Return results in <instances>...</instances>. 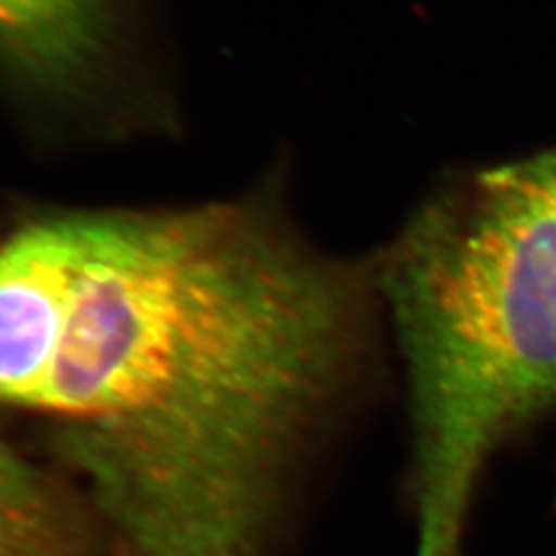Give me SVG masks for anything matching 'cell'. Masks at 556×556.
Instances as JSON below:
<instances>
[{"label":"cell","instance_id":"obj_1","mask_svg":"<svg viewBox=\"0 0 556 556\" xmlns=\"http://www.w3.org/2000/svg\"><path fill=\"white\" fill-rule=\"evenodd\" d=\"M378 299L376 264L319 254L264 200L31 220L0 241V406L124 556H262Z\"/></svg>","mask_w":556,"mask_h":556},{"label":"cell","instance_id":"obj_2","mask_svg":"<svg viewBox=\"0 0 556 556\" xmlns=\"http://www.w3.org/2000/svg\"><path fill=\"white\" fill-rule=\"evenodd\" d=\"M376 285L408 379L417 556H459L491 459L556 408V147L431 194Z\"/></svg>","mask_w":556,"mask_h":556},{"label":"cell","instance_id":"obj_3","mask_svg":"<svg viewBox=\"0 0 556 556\" xmlns=\"http://www.w3.org/2000/svg\"><path fill=\"white\" fill-rule=\"evenodd\" d=\"M130 0H0V79L73 100L114 64Z\"/></svg>","mask_w":556,"mask_h":556},{"label":"cell","instance_id":"obj_4","mask_svg":"<svg viewBox=\"0 0 556 556\" xmlns=\"http://www.w3.org/2000/svg\"><path fill=\"white\" fill-rule=\"evenodd\" d=\"M48 478L0 439V556H20L40 523Z\"/></svg>","mask_w":556,"mask_h":556}]
</instances>
